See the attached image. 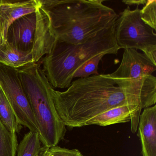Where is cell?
<instances>
[{
  "label": "cell",
  "mask_w": 156,
  "mask_h": 156,
  "mask_svg": "<svg viewBox=\"0 0 156 156\" xmlns=\"http://www.w3.org/2000/svg\"><path fill=\"white\" fill-rule=\"evenodd\" d=\"M0 120L11 136L13 150L17 155L18 147L17 134L20 133V126L3 91L0 88Z\"/></svg>",
  "instance_id": "12"
},
{
  "label": "cell",
  "mask_w": 156,
  "mask_h": 156,
  "mask_svg": "<svg viewBox=\"0 0 156 156\" xmlns=\"http://www.w3.org/2000/svg\"><path fill=\"white\" fill-rule=\"evenodd\" d=\"M0 88L15 114L18 123L39 133L30 100L19 74V69L0 63Z\"/></svg>",
  "instance_id": "7"
},
{
  "label": "cell",
  "mask_w": 156,
  "mask_h": 156,
  "mask_svg": "<svg viewBox=\"0 0 156 156\" xmlns=\"http://www.w3.org/2000/svg\"><path fill=\"white\" fill-rule=\"evenodd\" d=\"M42 144L39 133L30 131L18 145L16 156H36L42 149Z\"/></svg>",
  "instance_id": "14"
},
{
  "label": "cell",
  "mask_w": 156,
  "mask_h": 156,
  "mask_svg": "<svg viewBox=\"0 0 156 156\" xmlns=\"http://www.w3.org/2000/svg\"><path fill=\"white\" fill-rule=\"evenodd\" d=\"M115 23L84 43L72 44L55 41L42 61L43 72L55 88H68L76 71L100 54L116 55L120 48L115 35Z\"/></svg>",
  "instance_id": "3"
},
{
  "label": "cell",
  "mask_w": 156,
  "mask_h": 156,
  "mask_svg": "<svg viewBox=\"0 0 156 156\" xmlns=\"http://www.w3.org/2000/svg\"><path fill=\"white\" fill-rule=\"evenodd\" d=\"M20 78L30 100L43 146H57L64 138L66 126L59 117L52 97L53 87L37 63L18 68Z\"/></svg>",
  "instance_id": "4"
},
{
  "label": "cell",
  "mask_w": 156,
  "mask_h": 156,
  "mask_svg": "<svg viewBox=\"0 0 156 156\" xmlns=\"http://www.w3.org/2000/svg\"><path fill=\"white\" fill-rule=\"evenodd\" d=\"M56 112L66 126H85L87 121L107 110L126 105L141 107L137 92L117 85L109 74L78 78L64 92L51 89Z\"/></svg>",
  "instance_id": "1"
},
{
  "label": "cell",
  "mask_w": 156,
  "mask_h": 156,
  "mask_svg": "<svg viewBox=\"0 0 156 156\" xmlns=\"http://www.w3.org/2000/svg\"><path fill=\"white\" fill-rule=\"evenodd\" d=\"M0 156H16L11 136L0 120Z\"/></svg>",
  "instance_id": "16"
},
{
  "label": "cell",
  "mask_w": 156,
  "mask_h": 156,
  "mask_svg": "<svg viewBox=\"0 0 156 156\" xmlns=\"http://www.w3.org/2000/svg\"><path fill=\"white\" fill-rule=\"evenodd\" d=\"M147 0H125L122 2L128 6H133V5H145L147 3Z\"/></svg>",
  "instance_id": "19"
},
{
  "label": "cell",
  "mask_w": 156,
  "mask_h": 156,
  "mask_svg": "<svg viewBox=\"0 0 156 156\" xmlns=\"http://www.w3.org/2000/svg\"><path fill=\"white\" fill-rule=\"evenodd\" d=\"M142 156H156V106L144 108L139 121Z\"/></svg>",
  "instance_id": "11"
},
{
  "label": "cell",
  "mask_w": 156,
  "mask_h": 156,
  "mask_svg": "<svg viewBox=\"0 0 156 156\" xmlns=\"http://www.w3.org/2000/svg\"><path fill=\"white\" fill-rule=\"evenodd\" d=\"M140 16L144 23L156 30V0H147V3L140 10Z\"/></svg>",
  "instance_id": "17"
},
{
  "label": "cell",
  "mask_w": 156,
  "mask_h": 156,
  "mask_svg": "<svg viewBox=\"0 0 156 156\" xmlns=\"http://www.w3.org/2000/svg\"><path fill=\"white\" fill-rule=\"evenodd\" d=\"M140 10L128 7L120 13L115 23L116 41L120 49L140 50L156 64L155 30L141 20Z\"/></svg>",
  "instance_id": "6"
},
{
  "label": "cell",
  "mask_w": 156,
  "mask_h": 156,
  "mask_svg": "<svg viewBox=\"0 0 156 156\" xmlns=\"http://www.w3.org/2000/svg\"><path fill=\"white\" fill-rule=\"evenodd\" d=\"M51 156H83L82 153L77 149L70 150L55 146L50 148Z\"/></svg>",
  "instance_id": "18"
},
{
  "label": "cell",
  "mask_w": 156,
  "mask_h": 156,
  "mask_svg": "<svg viewBox=\"0 0 156 156\" xmlns=\"http://www.w3.org/2000/svg\"><path fill=\"white\" fill-rule=\"evenodd\" d=\"M50 148L46 146H43L41 152L36 156H51Z\"/></svg>",
  "instance_id": "20"
},
{
  "label": "cell",
  "mask_w": 156,
  "mask_h": 156,
  "mask_svg": "<svg viewBox=\"0 0 156 156\" xmlns=\"http://www.w3.org/2000/svg\"><path fill=\"white\" fill-rule=\"evenodd\" d=\"M0 63L18 69L29 64L36 62L32 55L20 52L12 49L6 42L0 45Z\"/></svg>",
  "instance_id": "13"
},
{
  "label": "cell",
  "mask_w": 156,
  "mask_h": 156,
  "mask_svg": "<svg viewBox=\"0 0 156 156\" xmlns=\"http://www.w3.org/2000/svg\"><path fill=\"white\" fill-rule=\"evenodd\" d=\"M41 6L40 0H0V45L7 42L8 30L16 20Z\"/></svg>",
  "instance_id": "9"
},
{
  "label": "cell",
  "mask_w": 156,
  "mask_h": 156,
  "mask_svg": "<svg viewBox=\"0 0 156 156\" xmlns=\"http://www.w3.org/2000/svg\"><path fill=\"white\" fill-rule=\"evenodd\" d=\"M141 108L136 105H126L107 110L87 122L86 126L98 125L101 126L126 123L130 121L131 132L135 133L138 130Z\"/></svg>",
  "instance_id": "10"
},
{
  "label": "cell",
  "mask_w": 156,
  "mask_h": 156,
  "mask_svg": "<svg viewBox=\"0 0 156 156\" xmlns=\"http://www.w3.org/2000/svg\"><path fill=\"white\" fill-rule=\"evenodd\" d=\"M156 64L143 53L134 49L124 50L119 67L114 73L108 74L114 79L135 80L152 75Z\"/></svg>",
  "instance_id": "8"
},
{
  "label": "cell",
  "mask_w": 156,
  "mask_h": 156,
  "mask_svg": "<svg viewBox=\"0 0 156 156\" xmlns=\"http://www.w3.org/2000/svg\"></svg>",
  "instance_id": "21"
},
{
  "label": "cell",
  "mask_w": 156,
  "mask_h": 156,
  "mask_svg": "<svg viewBox=\"0 0 156 156\" xmlns=\"http://www.w3.org/2000/svg\"><path fill=\"white\" fill-rule=\"evenodd\" d=\"M56 41L84 43L115 23L119 15L104 0H40Z\"/></svg>",
  "instance_id": "2"
},
{
  "label": "cell",
  "mask_w": 156,
  "mask_h": 156,
  "mask_svg": "<svg viewBox=\"0 0 156 156\" xmlns=\"http://www.w3.org/2000/svg\"><path fill=\"white\" fill-rule=\"evenodd\" d=\"M7 41L12 49L32 55L37 63L50 52L56 39L49 16L41 7L16 20L8 30Z\"/></svg>",
  "instance_id": "5"
},
{
  "label": "cell",
  "mask_w": 156,
  "mask_h": 156,
  "mask_svg": "<svg viewBox=\"0 0 156 156\" xmlns=\"http://www.w3.org/2000/svg\"><path fill=\"white\" fill-rule=\"evenodd\" d=\"M105 55L104 54L99 55L85 63L76 71L73 75V79L75 78H87L92 75H99L98 65L102 58Z\"/></svg>",
  "instance_id": "15"
}]
</instances>
